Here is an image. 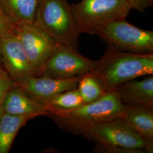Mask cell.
I'll list each match as a JSON object with an SVG mask.
<instances>
[{"label":"cell","mask_w":153,"mask_h":153,"mask_svg":"<svg viewBox=\"0 0 153 153\" xmlns=\"http://www.w3.org/2000/svg\"><path fill=\"white\" fill-rule=\"evenodd\" d=\"M126 105L116 91L104 94L98 100L68 110L46 108L47 116L60 129L74 134L82 133L93 126L120 118Z\"/></svg>","instance_id":"obj_1"},{"label":"cell","mask_w":153,"mask_h":153,"mask_svg":"<svg viewBox=\"0 0 153 153\" xmlns=\"http://www.w3.org/2000/svg\"><path fill=\"white\" fill-rule=\"evenodd\" d=\"M92 71L106 93L114 91L123 82L153 74V53L123 52L108 45L104 55Z\"/></svg>","instance_id":"obj_2"},{"label":"cell","mask_w":153,"mask_h":153,"mask_svg":"<svg viewBox=\"0 0 153 153\" xmlns=\"http://www.w3.org/2000/svg\"><path fill=\"white\" fill-rule=\"evenodd\" d=\"M82 136L94 142L97 153L153 152L147 142L120 118L93 126Z\"/></svg>","instance_id":"obj_3"},{"label":"cell","mask_w":153,"mask_h":153,"mask_svg":"<svg viewBox=\"0 0 153 153\" xmlns=\"http://www.w3.org/2000/svg\"><path fill=\"white\" fill-rule=\"evenodd\" d=\"M33 23L59 43L78 50L81 33L67 0H40Z\"/></svg>","instance_id":"obj_4"},{"label":"cell","mask_w":153,"mask_h":153,"mask_svg":"<svg viewBox=\"0 0 153 153\" xmlns=\"http://www.w3.org/2000/svg\"><path fill=\"white\" fill-rule=\"evenodd\" d=\"M71 5L79 31L90 35L111 22L126 19L131 10L124 0H82Z\"/></svg>","instance_id":"obj_5"},{"label":"cell","mask_w":153,"mask_h":153,"mask_svg":"<svg viewBox=\"0 0 153 153\" xmlns=\"http://www.w3.org/2000/svg\"><path fill=\"white\" fill-rule=\"evenodd\" d=\"M96 35L108 45L123 52L153 53V31L143 30L120 19L99 29Z\"/></svg>","instance_id":"obj_6"},{"label":"cell","mask_w":153,"mask_h":153,"mask_svg":"<svg viewBox=\"0 0 153 153\" xmlns=\"http://www.w3.org/2000/svg\"><path fill=\"white\" fill-rule=\"evenodd\" d=\"M98 63V60H92L81 55L77 49L61 44L45 61L36 76L70 79L92 72Z\"/></svg>","instance_id":"obj_7"},{"label":"cell","mask_w":153,"mask_h":153,"mask_svg":"<svg viewBox=\"0 0 153 153\" xmlns=\"http://www.w3.org/2000/svg\"><path fill=\"white\" fill-rule=\"evenodd\" d=\"M16 33L37 75L45 61L61 44L31 23L17 24Z\"/></svg>","instance_id":"obj_8"},{"label":"cell","mask_w":153,"mask_h":153,"mask_svg":"<svg viewBox=\"0 0 153 153\" xmlns=\"http://www.w3.org/2000/svg\"><path fill=\"white\" fill-rule=\"evenodd\" d=\"M2 64L15 83L36 75L16 33L0 38Z\"/></svg>","instance_id":"obj_9"},{"label":"cell","mask_w":153,"mask_h":153,"mask_svg":"<svg viewBox=\"0 0 153 153\" xmlns=\"http://www.w3.org/2000/svg\"><path fill=\"white\" fill-rule=\"evenodd\" d=\"M81 76L59 79L44 76H33L16 85L32 98L44 104L55 95L77 88Z\"/></svg>","instance_id":"obj_10"},{"label":"cell","mask_w":153,"mask_h":153,"mask_svg":"<svg viewBox=\"0 0 153 153\" xmlns=\"http://www.w3.org/2000/svg\"><path fill=\"white\" fill-rule=\"evenodd\" d=\"M2 112L11 115L31 116L34 118L47 115L45 105L30 96L16 83L6 95Z\"/></svg>","instance_id":"obj_11"},{"label":"cell","mask_w":153,"mask_h":153,"mask_svg":"<svg viewBox=\"0 0 153 153\" xmlns=\"http://www.w3.org/2000/svg\"><path fill=\"white\" fill-rule=\"evenodd\" d=\"M120 119L153 149V108L138 104L126 105Z\"/></svg>","instance_id":"obj_12"},{"label":"cell","mask_w":153,"mask_h":153,"mask_svg":"<svg viewBox=\"0 0 153 153\" xmlns=\"http://www.w3.org/2000/svg\"><path fill=\"white\" fill-rule=\"evenodd\" d=\"M125 105L138 104L153 108V76L141 81L131 79L123 82L115 89Z\"/></svg>","instance_id":"obj_13"},{"label":"cell","mask_w":153,"mask_h":153,"mask_svg":"<svg viewBox=\"0 0 153 153\" xmlns=\"http://www.w3.org/2000/svg\"><path fill=\"white\" fill-rule=\"evenodd\" d=\"M40 0H0V7L16 25L21 23H33Z\"/></svg>","instance_id":"obj_14"},{"label":"cell","mask_w":153,"mask_h":153,"mask_svg":"<svg viewBox=\"0 0 153 153\" xmlns=\"http://www.w3.org/2000/svg\"><path fill=\"white\" fill-rule=\"evenodd\" d=\"M31 116H18L2 112L0 114V153H7L11 149L16 134Z\"/></svg>","instance_id":"obj_15"},{"label":"cell","mask_w":153,"mask_h":153,"mask_svg":"<svg viewBox=\"0 0 153 153\" xmlns=\"http://www.w3.org/2000/svg\"><path fill=\"white\" fill-rule=\"evenodd\" d=\"M77 88L84 103L94 102L106 93L102 82L92 72L80 78Z\"/></svg>","instance_id":"obj_16"},{"label":"cell","mask_w":153,"mask_h":153,"mask_svg":"<svg viewBox=\"0 0 153 153\" xmlns=\"http://www.w3.org/2000/svg\"><path fill=\"white\" fill-rule=\"evenodd\" d=\"M84 104L78 88L59 93L48 99L44 105L46 108L68 110Z\"/></svg>","instance_id":"obj_17"},{"label":"cell","mask_w":153,"mask_h":153,"mask_svg":"<svg viewBox=\"0 0 153 153\" xmlns=\"http://www.w3.org/2000/svg\"><path fill=\"white\" fill-rule=\"evenodd\" d=\"M14 85L15 82L5 69L0 66V114L2 112V105L6 95Z\"/></svg>","instance_id":"obj_18"},{"label":"cell","mask_w":153,"mask_h":153,"mask_svg":"<svg viewBox=\"0 0 153 153\" xmlns=\"http://www.w3.org/2000/svg\"><path fill=\"white\" fill-rule=\"evenodd\" d=\"M16 25L6 16L0 7V38L16 33Z\"/></svg>","instance_id":"obj_19"},{"label":"cell","mask_w":153,"mask_h":153,"mask_svg":"<svg viewBox=\"0 0 153 153\" xmlns=\"http://www.w3.org/2000/svg\"><path fill=\"white\" fill-rule=\"evenodd\" d=\"M131 10L144 12L153 5V0H124Z\"/></svg>","instance_id":"obj_20"},{"label":"cell","mask_w":153,"mask_h":153,"mask_svg":"<svg viewBox=\"0 0 153 153\" xmlns=\"http://www.w3.org/2000/svg\"><path fill=\"white\" fill-rule=\"evenodd\" d=\"M2 61H1V56H0V66H2Z\"/></svg>","instance_id":"obj_21"}]
</instances>
